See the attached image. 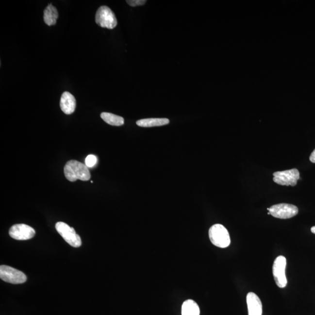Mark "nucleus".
I'll return each mask as SVG.
<instances>
[{
	"instance_id": "obj_18",
	"label": "nucleus",
	"mask_w": 315,
	"mask_h": 315,
	"mask_svg": "<svg viewBox=\"0 0 315 315\" xmlns=\"http://www.w3.org/2000/svg\"><path fill=\"white\" fill-rule=\"evenodd\" d=\"M309 160H310L312 163H315V149H314V151L312 152L310 157H309Z\"/></svg>"
},
{
	"instance_id": "obj_7",
	"label": "nucleus",
	"mask_w": 315,
	"mask_h": 315,
	"mask_svg": "<svg viewBox=\"0 0 315 315\" xmlns=\"http://www.w3.org/2000/svg\"><path fill=\"white\" fill-rule=\"evenodd\" d=\"M273 181L282 186H295L299 179V172L297 169L283 170L273 173Z\"/></svg>"
},
{
	"instance_id": "obj_16",
	"label": "nucleus",
	"mask_w": 315,
	"mask_h": 315,
	"mask_svg": "<svg viewBox=\"0 0 315 315\" xmlns=\"http://www.w3.org/2000/svg\"><path fill=\"white\" fill-rule=\"evenodd\" d=\"M97 163V158L94 155H89L85 159V165L88 167H94Z\"/></svg>"
},
{
	"instance_id": "obj_4",
	"label": "nucleus",
	"mask_w": 315,
	"mask_h": 315,
	"mask_svg": "<svg viewBox=\"0 0 315 315\" xmlns=\"http://www.w3.org/2000/svg\"><path fill=\"white\" fill-rule=\"evenodd\" d=\"M56 229L68 244L74 248H79L82 244L80 236L76 233L73 228L63 222H58Z\"/></svg>"
},
{
	"instance_id": "obj_1",
	"label": "nucleus",
	"mask_w": 315,
	"mask_h": 315,
	"mask_svg": "<svg viewBox=\"0 0 315 315\" xmlns=\"http://www.w3.org/2000/svg\"><path fill=\"white\" fill-rule=\"evenodd\" d=\"M64 173L66 179L70 182H75L79 179L87 181L91 178V173L85 164L76 160L67 162L64 167Z\"/></svg>"
},
{
	"instance_id": "obj_9",
	"label": "nucleus",
	"mask_w": 315,
	"mask_h": 315,
	"mask_svg": "<svg viewBox=\"0 0 315 315\" xmlns=\"http://www.w3.org/2000/svg\"><path fill=\"white\" fill-rule=\"evenodd\" d=\"M35 233L33 228L24 224L14 225L9 231L11 238L19 241L32 239Z\"/></svg>"
},
{
	"instance_id": "obj_2",
	"label": "nucleus",
	"mask_w": 315,
	"mask_h": 315,
	"mask_svg": "<svg viewBox=\"0 0 315 315\" xmlns=\"http://www.w3.org/2000/svg\"><path fill=\"white\" fill-rule=\"evenodd\" d=\"M209 238L211 242L216 247L226 248L231 244L230 233L228 230L221 224L213 225L209 230Z\"/></svg>"
},
{
	"instance_id": "obj_11",
	"label": "nucleus",
	"mask_w": 315,
	"mask_h": 315,
	"mask_svg": "<svg viewBox=\"0 0 315 315\" xmlns=\"http://www.w3.org/2000/svg\"><path fill=\"white\" fill-rule=\"evenodd\" d=\"M60 108L66 115H71L76 108V98L68 92H65L60 99Z\"/></svg>"
},
{
	"instance_id": "obj_19",
	"label": "nucleus",
	"mask_w": 315,
	"mask_h": 315,
	"mask_svg": "<svg viewBox=\"0 0 315 315\" xmlns=\"http://www.w3.org/2000/svg\"><path fill=\"white\" fill-rule=\"evenodd\" d=\"M311 232H312V233L315 234V226H314V227H312L311 228Z\"/></svg>"
},
{
	"instance_id": "obj_15",
	"label": "nucleus",
	"mask_w": 315,
	"mask_h": 315,
	"mask_svg": "<svg viewBox=\"0 0 315 315\" xmlns=\"http://www.w3.org/2000/svg\"><path fill=\"white\" fill-rule=\"evenodd\" d=\"M101 118L110 125L120 126L123 125L124 120L119 116L111 114V113L103 112L100 115Z\"/></svg>"
},
{
	"instance_id": "obj_14",
	"label": "nucleus",
	"mask_w": 315,
	"mask_h": 315,
	"mask_svg": "<svg viewBox=\"0 0 315 315\" xmlns=\"http://www.w3.org/2000/svg\"><path fill=\"white\" fill-rule=\"evenodd\" d=\"M200 308L193 300L188 299L182 305V315H200Z\"/></svg>"
},
{
	"instance_id": "obj_13",
	"label": "nucleus",
	"mask_w": 315,
	"mask_h": 315,
	"mask_svg": "<svg viewBox=\"0 0 315 315\" xmlns=\"http://www.w3.org/2000/svg\"><path fill=\"white\" fill-rule=\"evenodd\" d=\"M58 18H59V13L56 8L51 4H49L44 10V16H43L46 24L49 26L56 24Z\"/></svg>"
},
{
	"instance_id": "obj_5",
	"label": "nucleus",
	"mask_w": 315,
	"mask_h": 315,
	"mask_svg": "<svg viewBox=\"0 0 315 315\" xmlns=\"http://www.w3.org/2000/svg\"><path fill=\"white\" fill-rule=\"evenodd\" d=\"M287 260L284 256H279L275 259L273 265V274L276 284L280 288H284L287 285L285 275Z\"/></svg>"
},
{
	"instance_id": "obj_3",
	"label": "nucleus",
	"mask_w": 315,
	"mask_h": 315,
	"mask_svg": "<svg viewBox=\"0 0 315 315\" xmlns=\"http://www.w3.org/2000/svg\"><path fill=\"white\" fill-rule=\"evenodd\" d=\"M95 21L99 27L110 30L115 28L117 24L114 13L107 6L99 8L95 15Z\"/></svg>"
},
{
	"instance_id": "obj_10",
	"label": "nucleus",
	"mask_w": 315,
	"mask_h": 315,
	"mask_svg": "<svg viewBox=\"0 0 315 315\" xmlns=\"http://www.w3.org/2000/svg\"><path fill=\"white\" fill-rule=\"evenodd\" d=\"M248 315H262V303L259 297L254 293H249L247 296Z\"/></svg>"
},
{
	"instance_id": "obj_12",
	"label": "nucleus",
	"mask_w": 315,
	"mask_h": 315,
	"mask_svg": "<svg viewBox=\"0 0 315 315\" xmlns=\"http://www.w3.org/2000/svg\"><path fill=\"white\" fill-rule=\"evenodd\" d=\"M169 123V119L166 118H151L138 120L136 123L138 126L142 128H151L166 125Z\"/></svg>"
},
{
	"instance_id": "obj_17",
	"label": "nucleus",
	"mask_w": 315,
	"mask_h": 315,
	"mask_svg": "<svg viewBox=\"0 0 315 315\" xmlns=\"http://www.w3.org/2000/svg\"><path fill=\"white\" fill-rule=\"evenodd\" d=\"M126 2L131 6L134 7L145 4L147 1L146 0H129V1H126Z\"/></svg>"
},
{
	"instance_id": "obj_8",
	"label": "nucleus",
	"mask_w": 315,
	"mask_h": 315,
	"mask_svg": "<svg viewBox=\"0 0 315 315\" xmlns=\"http://www.w3.org/2000/svg\"><path fill=\"white\" fill-rule=\"evenodd\" d=\"M0 277L3 281L14 284H22L27 279L22 271L5 265L0 267Z\"/></svg>"
},
{
	"instance_id": "obj_6",
	"label": "nucleus",
	"mask_w": 315,
	"mask_h": 315,
	"mask_svg": "<svg viewBox=\"0 0 315 315\" xmlns=\"http://www.w3.org/2000/svg\"><path fill=\"white\" fill-rule=\"evenodd\" d=\"M267 210L270 215L280 219L291 218L298 213V209L297 206L287 203L273 205Z\"/></svg>"
}]
</instances>
